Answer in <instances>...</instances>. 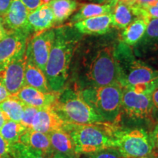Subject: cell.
I'll list each match as a JSON object with an SVG mask.
<instances>
[{
	"instance_id": "7a4b0ae2",
	"label": "cell",
	"mask_w": 158,
	"mask_h": 158,
	"mask_svg": "<svg viewBox=\"0 0 158 158\" xmlns=\"http://www.w3.org/2000/svg\"><path fill=\"white\" fill-rule=\"evenodd\" d=\"M115 56L119 67V83L122 87L138 92L152 93L158 84V71L134 60L125 47L115 51Z\"/></svg>"
},
{
	"instance_id": "f546056e",
	"label": "cell",
	"mask_w": 158,
	"mask_h": 158,
	"mask_svg": "<svg viewBox=\"0 0 158 158\" xmlns=\"http://www.w3.org/2000/svg\"><path fill=\"white\" fill-rule=\"evenodd\" d=\"M50 0H21L29 13L35 10L43 4H48Z\"/></svg>"
},
{
	"instance_id": "8992f818",
	"label": "cell",
	"mask_w": 158,
	"mask_h": 158,
	"mask_svg": "<svg viewBox=\"0 0 158 158\" xmlns=\"http://www.w3.org/2000/svg\"><path fill=\"white\" fill-rule=\"evenodd\" d=\"M87 78L92 86H103L119 83V67L113 47H106L97 54L89 68Z\"/></svg>"
},
{
	"instance_id": "e575fe53",
	"label": "cell",
	"mask_w": 158,
	"mask_h": 158,
	"mask_svg": "<svg viewBox=\"0 0 158 158\" xmlns=\"http://www.w3.org/2000/svg\"><path fill=\"white\" fill-rule=\"evenodd\" d=\"M152 101L153 111L154 110H158V86L152 93Z\"/></svg>"
},
{
	"instance_id": "9a60e30c",
	"label": "cell",
	"mask_w": 158,
	"mask_h": 158,
	"mask_svg": "<svg viewBox=\"0 0 158 158\" xmlns=\"http://www.w3.org/2000/svg\"><path fill=\"white\" fill-rule=\"evenodd\" d=\"M112 27L111 13L89 18L74 23V27L78 32L91 35L106 34Z\"/></svg>"
},
{
	"instance_id": "5b68a950",
	"label": "cell",
	"mask_w": 158,
	"mask_h": 158,
	"mask_svg": "<svg viewBox=\"0 0 158 158\" xmlns=\"http://www.w3.org/2000/svg\"><path fill=\"white\" fill-rule=\"evenodd\" d=\"M85 101L106 122L114 123L122 109V86L119 83L91 86L81 91Z\"/></svg>"
},
{
	"instance_id": "2e32d148",
	"label": "cell",
	"mask_w": 158,
	"mask_h": 158,
	"mask_svg": "<svg viewBox=\"0 0 158 158\" xmlns=\"http://www.w3.org/2000/svg\"><path fill=\"white\" fill-rule=\"evenodd\" d=\"M54 24V16L48 4H43L29 13L28 26L30 32L34 31L36 34L48 30Z\"/></svg>"
},
{
	"instance_id": "4fadbf2b",
	"label": "cell",
	"mask_w": 158,
	"mask_h": 158,
	"mask_svg": "<svg viewBox=\"0 0 158 158\" xmlns=\"http://www.w3.org/2000/svg\"><path fill=\"white\" fill-rule=\"evenodd\" d=\"M67 124L54 108H39L33 118L31 129L48 134L56 130H64Z\"/></svg>"
},
{
	"instance_id": "30bf717a",
	"label": "cell",
	"mask_w": 158,
	"mask_h": 158,
	"mask_svg": "<svg viewBox=\"0 0 158 158\" xmlns=\"http://www.w3.org/2000/svg\"><path fill=\"white\" fill-rule=\"evenodd\" d=\"M29 33L23 31H9L0 40V70L12 60L25 54Z\"/></svg>"
},
{
	"instance_id": "4316f807",
	"label": "cell",
	"mask_w": 158,
	"mask_h": 158,
	"mask_svg": "<svg viewBox=\"0 0 158 158\" xmlns=\"http://www.w3.org/2000/svg\"><path fill=\"white\" fill-rule=\"evenodd\" d=\"M87 155L88 158H126L116 148H108Z\"/></svg>"
},
{
	"instance_id": "603a6c76",
	"label": "cell",
	"mask_w": 158,
	"mask_h": 158,
	"mask_svg": "<svg viewBox=\"0 0 158 158\" xmlns=\"http://www.w3.org/2000/svg\"><path fill=\"white\" fill-rule=\"evenodd\" d=\"M112 7H113L109 4H86L82 5L76 14L71 19L70 23H76L89 18L109 14L112 13Z\"/></svg>"
},
{
	"instance_id": "8fae6325",
	"label": "cell",
	"mask_w": 158,
	"mask_h": 158,
	"mask_svg": "<svg viewBox=\"0 0 158 158\" xmlns=\"http://www.w3.org/2000/svg\"><path fill=\"white\" fill-rule=\"evenodd\" d=\"M25 54L12 60L0 70V80L5 85L10 96L15 95L25 85Z\"/></svg>"
},
{
	"instance_id": "74e56055",
	"label": "cell",
	"mask_w": 158,
	"mask_h": 158,
	"mask_svg": "<svg viewBox=\"0 0 158 158\" xmlns=\"http://www.w3.org/2000/svg\"><path fill=\"white\" fill-rule=\"evenodd\" d=\"M92 1L98 2L100 3L106 2V4H109V5H111L112 7H114L118 2V0H92Z\"/></svg>"
},
{
	"instance_id": "d6986e66",
	"label": "cell",
	"mask_w": 158,
	"mask_h": 158,
	"mask_svg": "<svg viewBox=\"0 0 158 158\" xmlns=\"http://www.w3.org/2000/svg\"><path fill=\"white\" fill-rule=\"evenodd\" d=\"M24 81L25 85H28L43 92H53L49 87L44 72L27 58H26Z\"/></svg>"
},
{
	"instance_id": "1f68e13d",
	"label": "cell",
	"mask_w": 158,
	"mask_h": 158,
	"mask_svg": "<svg viewBox=\"0 0 158 158\" xmlns=\"http://www.w3.org/2000/svg\"><path fill=\"white\" fill-rule=\"evenodd\" d=\"M0 158H10L8 144L0 135Z\"/></svg>"
},
{
	"instance_id": "f35d334b",
	"label": "cell",
	"mask_w": 158,
	"mask_h": 158,
	"mask_svg": "<svg viewBox=\"0 0 158 158\" xmlns=\"http://www.w3.org/2000/svg\"><path fill=\"white\" fill-rule=\"evenodd\" d=\"M51 158H73V157H69V156L63 155V154H61V153H56L53 155Z\"/></svg>"
},
{
	"instance_id": "8d00e7d4",
	"label": "cell",
	"mask_w": 158,
	"mask_h": 158,
	"mask_svg": "<svg viewBox=\"0 0 158 158\" xmlns=\"http://www.w3.org/2000/svg\"><path fill=\"white\" fill-rule=\"evenodd\" d=\"M7 118L6 117L5 114L3 113L2 111V110L0 109V129H1L2 127L3 126V124L5 123V122L7 121Z\"/></svg>"
},
{
	"instance_id": "cb8c5ba5",
	"label": "cell",
	"mask_w": 158,
	"mask_h": 158,
	"mask_svg": "<svg viewBox=\"0 0 158 158\" xmlns=\"http://www.w3.org/2000/svg\"><path fill=\"white\" fill-rule=\"evenodd\" d=\"M24 107L25 104L14 96H10L0 102V109L5 114L7 119L19 123L22 118Z\"/></svg>"
},
{
	"instance_id": "9c48e42d",
	"label": "cell",
	"mask_w": 158,
	"mask_h": 158,
	"mask_svg": "<svg viewBox=\"0 0 158 158\" xmlns=\"http://www.w3.org/2000/svg\"><path fill=\"white\" fill-rule=\"evenodd\" d=\"M122 109L130 117L148 118L153 111L152 94L138 92L122 87Z\"/></svg>"
},
{
	"instance_id": "d4e9b609",
	"label": "cell",
	"mask_w": 158,
	"mask_h": 158,
	"mask_svg": "<svg viewBox=\"0 0 158 158\" xmlns=\"http://www.w3.org/2000/svg\"><path fill=\"white\" fill-rule=\"evenodd\" d=\"M27 129L19 122L7 120L0 129V135L8 145L19 142L20 138Z\"/></svg>"
},
{
	"instance_id": "52a82bcc",
	"label": "cell",
	"mask_w": 158,
	"mask_h": 158,
	"mask_svg": "<svg viewBox=\"0 0 158 158\" xmlns=\"http://www.w3.org/2000/svg\"><path fill=\"white\" fill-rule=\"evenodd\" d=\"M111 135L116 148L126 158H140L152 152L150 134L143 129L122 130L114 127Z\"/></svg>"
},
{
	"instance_id": "e0dca14e",
	"label": "cell",
	"mask_w": 158,
	"mask_h": 158,
	"mask_svg": "<svg viewBox=\"0 0 158 158\" xmlns=\"http://www.w3.org/2000/svg\"><path fill=\"white\" fill-rule=\"evenodd\" d=\"M19 142L40 153L46 158L53 155V149L48 134L36 131L32 129L27 130L20 138Z\"/></svg>"
},
{
	"instance_id": "ac0fdd59",
	"label": "cell",
	"mask_w": 158,
	"mask_h": 158,
	"mask_svg": "<svg viewBox=\"0 0 158 158\" xmlns=\"http://www.w3.org/2000/svg\"><path fill=\"white\" fill-rule=\"evenodd\" d=\"M51 147L54 151L73 158H78L73 138L68 131L64 130H56L48 133Z\"/></svg>"
},
{
	"instance_id": "836d02e7",
	"label": "cell",
	"mask_w": 158,
	"mask_h": 158,
	"mask_svg": "<svg viewBox=\"0 0 158 158\" xmlns=\"http://www.w3.org/2000/svg\"><path fill=\"white\" fill-rule=\"evenodd\" d=\"M10 96V94L8 91L7 90L5 85L3 84V83L0 80V102H3L6 99L8 98Z\"/></svg>"
},
{
	"instance_id": "4dcf8cb0",
	"label": "cell",
	"mask_w": 158,
	"mask_h": 158,
	"mask_svg": "<svg viewBox=\"0 0 158 158\" xmlns=\"http://www.w3.org/2000/svg\"><path fill=\"white\" fill-rule=\"evenodd\" d=\"M152 144V153L158 157V123L156 124L153 131L150 133Z\"/></svg>"
},
{
	"instance_id": "ffe728a7",
	"label": "cell",
	"mask_w": 158,
	"mask_h": 158,
	"mask_svg": "<svg viewBox=\"0 0 158 158\" xmlns=\"http://www.w3.org/2000/svg\"><path fill=\"white\" fill-rule=\"evenodd\" d=\"M48 4L54 14L55 24L66 21L79 7L76 0H50Z\"/></svg>"
},
{
	"instance_id": "7c38bea8",
	"label": "cell",
	"mask_w": 158,
	"mask_h": 158,
	"mask_svg": "<svg viewBox=\"0 0 158 158\" xmlns=\"http://www.w3.org/2000/svg\"><path fill=\"white\" fill-rule=\"evenodd\" d=\"M60 92H43L36 89L24 85L15 95L25 105L37 108H54L58 100Z\"/></svg>"
},
{
	"instance_id": "277c9868",
	"label": "cell",
	"mask_w": 158,
	"mask_h": 158,
	"mask_svg": "<svg viewBox=\"0 0 158 158\" xmlns=\"http://www.w3.org/2000/svg\"><path fill=\"white\" fill-rule=\"evenodd\" d=\"M54 110L65 122L74 124H98L106 121L85 101L81 92L61 91Z\"/></svg>"
},
{
	"instance_id": "ba28073f",
	"label": "cell",
	"mask_w": 158,
	"mask_h": 158,
	"mask_svg": "<svg viewBox=\"0 0 158 158\" xmlns=\"http://www.w3.org/2000/svg\"><path fill=\"white\" fill-rule=\"evenodd\" d=\"M55 38V29H49L36 33L27 41L26 58L44 72Z\"/></svg>"
},
{
	"instance_id": "d590c367",
	"label": "cell",
	"mask_w": 158,
	"mask_h": 158,
	"mask_svg": "<svg viewBox=\"0 0 158 158\" xmlns=\"http://www.w3.org/2000/svg\"><path fill=\"white\" fill-rule=\"evenodd\" d=\"M7 34V31L5 29V27L4 25L2 17L0 16V40H2Z\"/></svg>"
},
{
	"instance_id": "d6a6232c",
	"label": "cell",
	"mask_w": 158,
	"mask_h": 158,
	"mask_svg": "<svg viewBox=\"0 0 158 158\" xmlns=\"http://www.w3.org/2000/svg\"><path fill=\"white\" fill-rule=\"evenodd\" d=\"M12 0H0V16L3 17L7 13Z\"/></svg>"
},
{
	"instance_id": "484cf974",
	"label": "cell",
	"mask_w": 158,
	"mask_h": 158,
	"mask_svg": "<svg viewBox=\"0 0 158 158\" xmlns=\"http://www.w3.org/2000/svg\"><path fill=\"white\" fill-rule=\"evenodd\" d=\"M8 152L13 158H46L21 142L8 145Z\"/></svg>"
},
{
	"instance_id": "60d3db41",
	"label": "cell",
	"mask_w": 158,
	"mask_h": 158,
	"mask_svg": "<svg viewBox=\"0 0 158 158\" xmlns=\"http://www.w3.org/2000/svg\"><path fill=\"white\" fill-rule=\"evenodd\" d=\"M151 5H155V6H158V0H156V1L150 4Z\"/></svg>"
},
{
	"instance_id": "44dd1931",
	"label": "cell",
	"mask_w": 158,
	"mask_h": 158,
	"mask_svg": "<svg viewBox=\"0 0 158 158\" xmlns=\"http://www.w3.org/2000/svg\"><path fill=\"white\" fill-rule=\"evenodd\" d=\"M147 24V21L143 19L139 18L135 19L122 31L121 35L122 41L129 45L136 44L145 34Z\"/></svg>"
},
{
	"instance_id": "83f0119b",
	"label": "cell",
	"mask_w": 158,
	"mask_h": 158,
	"mask_svg": "<svg viewBox=\"0 0 158 158\" xmlns=\"http://www.w3.org/2000/svg\"><path fill=\"white\" fill-rule=\"evenodd\" d=\"M38 109L39 108H37L25 105L23 116L20 123L22 124L25 128H27V130L31 129V124H32L33 118H34L35 114H36Z\"/></svg>"
},
{
	"instance_id": "ab89813d",
	"label": "cell",
	"mask_w": 158,
	"mask_h": 158,
	"mask_svg": "<svg viewBox=\"0 0 158 158\" xmlns=\"http://www.w3.org/2000/svg\"><path fill=\"white\" fill-rule=\"evenodd\" d=\"M140 158H158V157H156V156H155L152 153V154H150V155L143 156V157H140Z\"/></svg>"
},
{
	"instance_id": "6da1fadb",
	"label": "cell",
	"mask_w": 158,
	"mask_h": 158,
	"mask_svg": "<svg viewBox=\"0 0 158 158\" xmlns=\"http://www.w3.org/2000/svg\"><path fill=\"white\" fill-rule=\"evenodd\" d=\"M77 43L78 39L70 29L64 27L55 29L54 41L44 71L53 92H61L64 88Z\"/></svg>"
},
{
	"instance_id": "7402d4cb",
	"label": "cell",
	"mask_w": 158,
	"mask_h": 158,
	"mask_svg": "<svg viewBox=\"0 0 158 158\" xmlns=\"http://www.w3.org/2000/svg\"><path fill=\"white\" fill-rule=\"evenodd\" d=\"M111 13L112 26L117 29H124L131 23L133 17L135 16L133 10L127 4L122 0H118L114 6Z\"/></svg>"
},
{
	"instance_id": "3957f363",
	"label": "cell",
	"mask_w": 158,
	"mask_h": 158,
	"mask_svg": "<svg viewBox=\"0 0 158 158\" xmlns=\"http://www.w3.org/2000/svg\"><path fill=\"white\" fill-rule=\"evenodd\" d=\"M112 123L98 124H67L64 130L73 138L75 149L78 155H89L100 150L116 148L111 131L114 127Z\"/></svg>"
},
{
	"instance_id": "f1b7e54d",
	"label": "cell",
	"mask_w": 158,
	"mask_h": 158,
	"mask_svg": "<svg viewBox=\"0 0 158 158\" xmlns=\"http://www.w3.org/2000/svg\"><path fill=\"white\" fill-rule=\"evenodd\" d=\"M145 35L147 40L158 41V19H151L149 20Z\"/></svg>"
},
{
	"instance_id": "5bb4252c",
	"label": "cell",
	"mask_w": 158,
	"mask_h": 158,
	"mask_svg": "<svg viewBox=\"0 0 158 158\" xmlns=\"http://www.w3.org/2000/svg\"><path fill=\"white\" fill-rule=\"evenodd\" d=\"M29 12L21 0H12L7 13L3 16V22L9 31H23L30 34L28 26Z\"/></svg>"
},
{
	"instance_id": "b9f144b4",
	"label": "cell",
	"mask_w": 158,
	"mask_h": 158,
	"mask_svg": "<svg viewBox=\"0 0 158 158\" xmlns=\"http://www.w3.org/2000/svg\"><path fill=\"white\" fill-rule=\"evenodd\" d=\"M157 86H158V84H157Z\"/></svg>"
}]
</instances>
